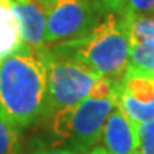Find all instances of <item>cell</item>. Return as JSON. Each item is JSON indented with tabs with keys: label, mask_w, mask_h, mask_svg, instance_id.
<instances>
[{
	"label": "cell",
	"mask_w": 154,
	"mask_h": 154,
	"mask_svg": "<svg viewBox=\"0 0 154 154\" xmlns=\"http://www.w3.org/2000/svg\"><path fill=\"white\" fill-rule=\"evenodd\" d=\"M47 91L46 66L40 50L20 44L0 59V117L17 128L43 120Z\"/></svg>",
	"instance_id": "6da1fadb"
},
{
	"label": "cell",
	"mask_w": 154,
	"mask_h": 154,
	"mask_svg": "<svg viewBox=\"0 0 154 154\" xmlns=\"http://www.w3.org/2000/svg\"><path fill=\"white\" fill-rule=\"evenodd\" d=\"M49 47L83 63L99 76L119 82L130 61L127 19L117 13H103L96 26L84 36Z\"/></svg>",
	"instance_id": "7a4b0ae2"
},
{
	"label": "cell",
	"mask_w": 154,
	"mask_h": 154,
	"mask_svg": "<svg viewBox=\"0 0 154 154\" xmlns=\"http://www.w3.org/2000/svg\"><path fill=\"white\" fill-rule=\"evenodd\" d=\"M116 104V91L109 97L87 96L53 114L44 124L53 137L77 154H86L101 140L103 127Z\"/></svg>",
	"instance_id": "3957f363"
},
{
	"label": "cell",
	"mask_w": 154,
	"mask_h": 154,
	"mask_svg": "<svg viewBox=\"0 0 154 154\" xmlns=\"http://www.w3.org/2000/svg\"><path fill=\"white\" fill-rule=\"evenodd\" d=\"M40 54L47 76L46 107L42 120L46 123L57 111L87 97L99 74L80 61L51 50L49 46L40 49Z\"/></svg>",
	"instance_id": "277c9868"
},
{
	"label": "cell",
	"mask_w": 154,
	"mask_h": 154,
	"mask_svg": "<svg viewBox=\"0 0 154 154\" xmlns=\"http://www.w3.org/2000/svg\"><path fill=\"white\" fill-rule=\"evenodd\" d=\"M103 11L94 0H47L44 44L70 42L88 33Z\"/></svg>",
	"instance_id": "5b68a950"
},
{
	"label": "cell",
	"mask_w": 154,
	"mask_h": 154,
	"mask_svg": "<svg viewBox=\"0 0 154 154\" xmlns=\"http://www.w3.org/2000/svg\"><path fill=\"white\" fill-rule=\"evenodd\" d=\"M116 104L134 123L154 120V72L127 66L116 86Z\"/></svg>",
	"instance_id": "8992f818"
},
{
	"label": "cell",
	"mask_w": 154,
	"mask_h": 154,
	"mask_svg": "<svg viewBox=\"0 0 154 154\" xmlns=\"http://www.w3.org/2000/svg\"><path fill=\"white\" fill-rule=\"evenodd\" d=\"M22 43L34 50L46 47L44 32L47 23V0H11Z\"/></svg>",
	"instance_id": "52a82bcc"
},
{
	"label": "cell",
	"mask_w": 154,
	"mask_h": 154,
	"mask_svg": "<svg viewBox=\"0 0 154 154\" xmlns=\"http://www.w3.org/2000/svg\"><path fill=\"white\" fill-rule=\"evenodd\" d=\"M101 138L107 154H136L137 143L134 123L117 104H114L106 120Z\"/></svg>",
	"instance_id": "ba28073f"
},
{
	"label": "cell",
	"mask_w": 154,
	"mask_h": 154,
	"mask_svg": "<svg viewBox=\"0 0 154 154\" xmlns=\"http://www.w3.org/2000/svg\"><path fill=\"white\" fill-rule=\"evenodd\" d=\"M20 44V29L11 9V0H0V59L11 53Z\"/></svg>",
	"instance_id": "9c48e42d"
},
{
	"label": "cell",
	"mask_w": 154,
	"mask_h": 154,
	"mask_svg": "<svg viewBox=\"0 0 154 154\" xmlns=\"http://www.w3.org/2000/svg\"><path fill=\"white\" fill-rule=\"evenodd\" d=\"M130 40L154 43V14L150 16H126Z\"/></svg>",
	"instance_id": "30bf717a"
},
{
	"label": "cell",
	"mask_w": 154,
	"mask_h": 154,
	"mask_svg": "<svg viewBox=\"0 0 154 154\" xmlns=\"http://www.w3.org/2000/svg\"><path fill=\"white\" fill-rule=\"evenodd\" d=\"M22 153V134L20 128L0 117V154Z\"/></svg>",
	"instance_id": "8fae6325"
},
{
	"label": "cell",
	"mask_w": 154,
	"mask_h": 154,
	"mask_svg": "<svg viewBox=\"0 0 154 154\" xmlns=\"http://www.w3.org/2000/svg\"><path fill=\"white\" fill-rule=\"evenodd\" d=\"M128 66L154 72V43L130 40V61Z\"/></svg>",
	"instance_id": "7c38bea8"
},
{
	"label": "cell",
	"mask_w": 154,
	"mask_h": 154,
	"mask_svg": "<svg viewBox=\"0 0 154 154\" xmlns=\"http://www.w3.org/2000/svg\"><path fill=\"white\" fill-rule=\"evenodd\" d=\"M134 130L137 143L136 154H154V120L134 123Z\"/></svg>",
	"instance_id": "4fadbf2b"
},
{
	"label": "cell",
	"mask_w": 154,
	"mask_h": 154,
	"mask_svg": "<svg viewBox=\"0 0 154 154\" xmlns=\"http://www.w3.org/2000/svg\"><path fill=\"white\" fill-rule=\"evenodd\" d=\"M126 16H150L154 14V0H124Z\"/></svg>",
	"instance_id": "5bb4252c"
},
{
	"label": "cell",
	"mask_w": 154,
	"mask_h": 154,
	"mask_svg": "<svg viewBox=\"0 0 154 154\" xmlns=\"http://www.w3.org/2000/svg\"><path fill=\"white\" fill-rule=\"evenodd\" d=\"M94 2L103 13H117L121 16H126L124 0H94Z\"/></svg>",
	"instance_id": "9a60e30c"
},
{
	"label": "cell",
	"mask_w": 154,
	"mask_h": 154,
	"mask_svg": "<svg viewBox=\"0 0 154 154\" xmlns=\"http://www.w3.org/2000/svg\"><path fill=\"white\" fill-rule=\"evenodd\" d=\"M30 154H77L67 147H57V149H40Z\"/></svg>",
	"instance_id": "2e32d148"
},
{
	"label": "cell",
	"mask_w": 154,
	"mask_h": 154,
	"mask_svg": "<svg viewBox=\"0 0 154 154\" xmlns=\"http://www.w3.org/2000/svg\"><path fill=\"white\" fill-rule=\"evenodd\" d=\"M86 154H107V151L104 150L103 146H94L91 150H88Z\"/></svg>",
	"instance_id": "e0dca14e"
}]
</instances>
